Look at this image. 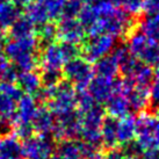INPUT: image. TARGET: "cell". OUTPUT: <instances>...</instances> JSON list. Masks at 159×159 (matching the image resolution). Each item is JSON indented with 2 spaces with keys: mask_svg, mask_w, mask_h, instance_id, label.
Returning <instances> with one entry per match:
<instances>
[{
  "mask_svg": "<svg viewBox=\"0 0 159 159\" xmlns=\"http://www.w3.org/2000/svg\"><path fill=\"white\" fill-rule=\"evenodd\" d=\"M94 63L95 64L93 69H94V73L97 75H101L106 78H116L117 73L120 72L119 63L111 52L105 57L98 59Z\"/></svg>",
  "mask_w": 159,
  "mask_h": 159,
  "instance_id": "cb8c5ba5",
  "label": "cell"
},
{
  "mask_svg": "<svg viewBox=\"0 0 159 159\" xmlns=\"http://www.w3.org/2000/svg\"><path fill=\"white\" fill-rule=\"evenodd\" d=\"M39 45L40 42L35 35L11 39L4 47V51L19 72L34 71L39 65Z\"/></svg>",
  "mask_w": 159,
  "mask_h": 159,
  "instance_id": "7a4b0ae2",
  "label": "cell"
},
{
  "mask_svg": "<svg viewBox=\"0 0 159 159\" xmlns=\"http://www.w3.org/2000/svg\"><path fill=\"white\" fill-rule=\"evenodd\" d=\"M63 75L75 87V89H86L94 77V69L86 58L77 56L69 59L62 67Z\"/></svg>",
  "mask_w": 159,
  "mask_h": 159,
  "instance_id": "ba28073f",
  "label": "cell"
},
{
  "mask_svg": "<svg viewBox=\"0 0 159 159\" xmlns=\"http://www.w3.org/2000/svg\"><path fill=\"white\" fill-rule=\"evenodd\" d=\"M39 108L37 100L34 95L25 94L20 98L16 106V113L13 123H31L36 111Z\"/></svg>",
  "mask_w": 159,
  "mask_h": 159,
  "instance_id": "ac0fdd59",
  "label": "cell"
},
{
  "mask_svg": "<svg viewBox=\"0 0 159 159\" xmlns=\"http://www.w3.org/2000/svg\"><path fill=\"white\" fill-rule=\"evenodd\" d=\"M56 117L47 106H39L34 117L31 120V125L34 133L37 135H47L50 136L55 128Z\"/></svg>",
  "mask_w": 159,
  "mask_h": 159,
  "instance_id": "e0dca14e",
  "label": "cell"
},
{
  "mask_svg": "<svg viewBox=\"0 0 159 159\" xmlns=\"http://www.w3.org/2000/svg\"><path fill=\"white\" fill-rule=\"evenodd\" d=\"M39 95L48 100V107L56 119L77 111V89L67 80H62L52 89L42 87Z\"/></svg>",
  "mask_w": 159,
  "mask_h": 159,
  "instance_id": "3957f363",
  "label": "cell"
},
{
  "mask_svg": "<svg viewBox=\"0 0 159 159\" xmlns=\"http://www.w3.org/2000/svg\"><path fill=\"white\" fill-rule=\"evenodd\" d=\"M79 114L78 111L67 116H63L56 119L55 128L52 130L53 138L62 139H75V137L79 136Z\"/></svg>",
  "mask_w": 159,
  "mask_h": 159,
  "instance_id": "9a60e30c",
  "label": "cell"
},
{
  "mask_svg": "<svg viewBox=\"0 0 159 159\" xmlns=\"http://www.w3.org/2000/svg\"><path fill=\"white\" fill-rule=\"evenodd\" d=\"M142 159H159V148H152L143 151Z\"/></svg>",
  "mask_w": 159,
  "mask_h": 159,
  "instance_id": "ab89813d",
  "label": "cell"
},
{
  "mask_svg": "<svg viewBox=\"0 0 159 159\" xmlns=\"http://www.w3.org/2000/svg\"><path fill=\"white\" fill-rule=\"evenodd\" d=\"M142 11H144L146 14L159 13V0H144Z\"/></svg>",
  "mask_w": 159,
  "mask_h": 159,
  "instance_id": "74e56055",
  "label": "cell"
},
{
  "mask_svg": "<svg viewBox=\"0 0 159 159\" xmlns=\"http://www.w3.org/2000/svg\"><path fill=\"white\" fill-rule=\"evenodd\" d=\"M21 16V12H20V7H18L13 2H4L0 4V27L1 28H9L13 25V22Z\"/></svg>",
  "mask_w": 159,
  "mask_h": 159,
  "instance_id": "83f0119b",
  "label": "cell"
},
{
  "mask_svg": "<svg viewBox=\"0 0 159 159\" xmlns=\"http://www.w3.org/2000/svg\"><path fill=\"white\" fill-rule=\"evenodd\" d=\"M55 143L47 135L30 136L22 143L23 159H51Z\"/></svg>",
  "mask_w": 159,
  "mask_h": 159,
  "instance_id": "9c48e42d",
  "label": "cell"
},
{
  "mask_svg": "<svg viewBox=\"0 0 159 159\" xmlns=\"http://www.w3.org/2000/svg\"><path fill=\"white\" fill-rule=\"evenodd\" d=\"M137 125L136 117L131 115H125L121 119H117V139L119 145L129 146L133 144L136 138Z\"/></svg>",
  "mask_w": 159,
  "mask_h": 159,
  "instance_id": "ffe728a7",
  "label": "cell"
},
{
  "mask_svg": "<svg viewBox=\"0 0 159 159\" xmlns=\"http://www.w3.org/2000/svg\"><path fill=\"white\" fill-rule=\"evenodd\" d=\"M33 1H34V0H12V2L15 4L18 7H20V8H21V7H27V6L29 4H31Z\"/></svg>",
  "mask_w": 159,
  "mask_h": 159,
  "instance_id": "60d3db41",
  "label": "cell"
},
{
  "mask_svg": "<svg viewBox=\"0 0 159 159\" xmlns=\"http://www.w3.org/2000/svg\"><path fill=\"white\" fill-rule=\"evenodd\" d=\"M19 71L9 62L4 48L0 45V83H15Z\"/></svg>",
  "mask_w": 159,
  "mask_h": 159,
  "instance_id": "4316f807",
  "label": "cell"
},
{
  "mask_svg": "<svg viewBox=\"0 0 159 159\" xmlns=\"http://www.w3.org/2000/svg\"><path fill=\"white\" fill-rule=\"evenodd\" d=\"M40 75L43 89H52L63 80L62 70H42Z\"/></svg>",
  "mask_w": 159,
  "mask_h": 159,
  "instance_id": "4dcf8cb0",
  "label": "cell"
},
{
  "mask_svg": "<svg viewBox=\"0 0 159 159\" xmlns=\"http://www.w3.org/2000/svg\"><path fill=\"white\" fill-rule=\"evenodd\" d=\"M124 159H142L136 153H129L128 156H124Z\"/></svg>",
  "mask_w": 159,
  "mask_h": 159,
  "instance_id": "b9f144b4",
  "label": "cell"
},
{
  "mask_svg": "<svg viewBox=\"0 0 159 159\" xmlns=\"http://www.w3.org/2000/svg\"><path fill=\"white\" fill-rule=\"evenodd\" d=\"M57 34L62 42L79 44L84 42L86 31L77 18H61L57 25Z\"/></svg>",
  "mask_w": 159,
  "mask_h": 159,
  "instance_id": "7c38bea8",
  "label": "cell"
},
{
  "mask_svg": "<svg viewBox=\"0 0 159 159\" xmlns=\"http://www.w3.org/2000/svg\"><path fill=\"white\" fill-rule=\"evenodd\" d=\"M116 39L107 34L92 36L83 48L84 58L89 62L94 63L98 59L105 57L114 50Z\"/></svg>",
  "mask_w": 159,
  "mask_h": 159,
  "instance_id": "30bf717a",
  "label": "cell"
},
{
  "mask_svg": "<svg viewBox=\"0 0 159 159\" xmlns=\"http://www.w3.org/2000/svg\"><path fill=\"white\" fill-rule=\"evenodd\" d=\"M80 2H83V4H85V5H87V4H92L94 0H79Z\"/></svg>",
  "mask_w": 159,
  "mask_h": 159,
  "instance_id": "ee69618b",
  "label": "cell"
},
{
  "mask_svg": "<svg viewBox=\"0 0 159 159\" xmlns=\"http://www.w3.org/2000/svg\"><path fill=\"white\" fill-rule=\"evenodd\" d=\"M25 8H26V16L35 26H41V25L50 21L43 1H36L35 0Z\"/></svg>",
  "mask_w": 159,
  "mask_h": 159,
  "instance_id": "484cf974",
  "label": "cell"
},
{
  "mask_svg": "<svg viewBox=\"0 0 159 159\" xmlns=\"http://www.w3.org/2000/svg\"><path fill=\"white\" fill-rule=\"evenodd\" d=\"M65 62L61 43L56 42L45 44L39 56V65L42 70H62Z\"/></svg>",
  "mask_w": 159,
  "mask_h": 159,
  "instance_id": "5bb4252c",
  "label": "cell"
},
{
  "mask_svg": "<svg viewBox=\"0 0 159 159\" xmlns=\"http://www.w3.org/2000/svg\"><path fill=\"white\" fill-rule=\"evenodd\" d=\"M101 159H124V155L122 151L117 150V149L115 148V149L107 150V152L102 156Z\"/></svg>",
  "mask_w": 159,
  "mask_h": 159,
  "instance_id": "f35d334b",
  "label": "cell"
},
{
  "mask_svg": "<svg viewBox=\"0 0 159 159\" xmlns=\"http://www.w3.org/2000/svg\"><path fill=\"white\" fill-rule=\"evenodd\" d=\"M23 92L15 83L0 84V133L6 134L15 119L16 106Z\"/></svg>",
  "mask_w": 159,
  "mask_h": 159,
  "instance_id": "5b68a950",
  "label": "cell"
},
{
  "mask_svg": "<svg viewBox=\"0 0 159 159\" xmlns=\"http://www.w3.org/2000/svg\"><path fill=\"white\" fill-rule=\"evenodd\" d=\"M91 5L98 14L97 22L86 31L91 37L107 34L119 39L128 36L133 31L134 19L131 14L114 5L111 0H94Z\"/></svg>",
  "mask_w": 159,
  "mask_h": 159,
  "instance_id": "6da1fadb",
  "label": "cell"
},
{
  "mask_svg": "<svg viewBox=\"0 0 159 159\" xmlns=\"http://www.w3.org/2000/svg\"><path fill=\"white\" fill-rule=\"evenodd\" d=\"M36 1H44V0H36Z\"/></svg>",
  "mask_w": 159,
  "mask_h": 159,
  "instance_id": "bcb514c9",
  "label": "cell"
},
{
  "mask_svg": "<svg viewBox=\"0 0 159 159\" xmlns=\"http://www.w3.org/2000/svg\"><path fill=\"white\" fill-rule=\"evenodd\" d=\"M137 133L135 146L139 151L159 148V111H141L136 119Z\"/></svg>",
  "mask_w": 159,
  "mask_h": 159,
  "instance_id": "277c9868",
  "label": "cell"
},
{
  "mask_svg": "<svg viewBox=\"0 0 159 159\" xmlns=\"http://www.w3.org/2000/svg\"><path fill=\"white\" fill-rule=\"evenodd\" d=\"M143 4H144V0H122L121 7L133 15L141 12L143 8Z\"/></svg>",
  "mask_w": 159,
  "mask_h": 159,
  "instance_id": "d590c367",
  "label": "cell"
},
{
  "mask_svg": "<svg viewBox=\"0 0 159 159\" xmlns=\"http://www.w3.org/2000/svg\"><path fill=\"white\" fill-rule=\"evenodd\" d=\"M100 144L103 145L105 149H115L119 146L117 139V119L114 117H105L101 124L100 130Z\"/></svg>",
  "mask_w": 159,
  "mask_h": 159,
  "instance_id": "44dd1931",
  "label": "cell"
},
{
  "mask_svg": "<svg viewBox=\"0 0 159 159\" xmlns=\"http://www.w3.org/2000/svg\"><path fill=\"white\" fill-rule=\"evenodd\" d=\"M155 75L157 77V79H159V63L156 65V70H155Z\"/></svg>",
  "mask_w": 159,
  "mask_h": 159,
  "instance_id": "7bdbcfd3",
  "label": "cell"
},
{
  "mask_svg": "<svg viewBox=\"0 0 159 159\" xmlns=\"http://www.w3.org/2000/svg\"><path fill=\"white\" fill-rule=\"evenodd\" d=\"M121 81H122V89L129 102L130 109L137 113L145 111L150 106L149 86L134 84L127 79H123Z\"/></svg>",
  "mask_w": 159,
  "mask_h": 159,
  "instance_id": "8fae6325",
  "label": "cell"
},
{
  "mask_svg": "<svg viewBox=\"0 0 159 159\" xmlns=\"http://www.w3.org/2000/svg\"><path fill=\"white\" fill-rule=\"evenodd\" d=\"M35 35V25L27 16H19L9 27V36L12 39H22Z\"/></svg>",
  "mask_w": 159,
  "mask_h": 159,
  "instance_id": "d4e9b609",
  "label": "cell"
},
{
  "mask_svg": "<svg viewBox=\"0 0 159 159\" xmlns=\"http://www.w3.org/2000/svg\"><path fill=\"white\" fill-rule=\"evenodd\" d=\"M83 6L84 4L79 0H67L63 9L62 18H78Z\"/></svg>",
  "mask_w": 159,
  "mask_h": 159,
  "instance_id": "d6a6232c",
  "label": "cell"
},
{
  "mask_svg": "<svg viewBox=\"0 0 159 159\" xmlns=\"http://www.w3.org/2000/svg\"><path fill=\"white\" fill-rule=\"evenodd\" d=\"M141 31L159 42V13L146 14L145 18L141 21Z\"/></svg>",
  "mask_w": 159,
  "mask_h": 159,
  "instance_id": "f1b7e54d",
  "label": "cell"
},
{
  "mask_svg": "<svg viewBox=\"0 0 159 159\" xmlns=\"http://www.w3.org/2000/svg\"><path fill=\"white\" fill-rule=\"evenodd\" d=\"M105 106H106V111L109 114V116L114 117V119H121L125 115H129L131 109H130L129 102L124 95L123 89H122L121 80H117L116 89L111 97L107 99Z\"/></svg>",
  "mask_w": 159,
  "mask_h": 159,
  "instance_id": "2e32d148",
  "label": "cell"
},
{
  "mask_svg": "<svg viewBox=\"0 0 159 159\" xmlns=\"http://www.w3.org/2000/svg\"><path fill=\"white\" fill-rule=\"evenodd\" d=\"M116 83H117V79L115 78H106V77L94 75L86 89L89 91L93 100L99 105H101V103H105L107 99L113 94L116 89Z\"/></svg>",
  "mask_w": 159,
  "mask_h": 159,
  "instance_id": "4fadbf2b",
  "label": "cell"
},
{
  "mask_svg": "<svg viewBox=\"0 0 159 159\" xmlns=\"http://www.w3.org/2000/svg\"><path fill=\"white\" fill-rule=\"evenodd\" d=\"M79 114V137L83 142L100 144V130L105 120V111L99 103H95L91 108L84 111H78Z\"/></svg>",
  "mask_w": 159,
  "mask_h": 159,
  "instance_id": "52a82bcc",
  "label": "cell"
},
{
  "mask_svg": "<svg viewBox=\"0 0 159 159\" xmlns=\"http://www.w3.org/2000/svg\"><path fill=\"white\" fill-rule=\"evenodd\" d=\"M14 125V135L19 139H27L34 135V129L31 123H13Z\"/></svg>",
  "mask_w": 159,
  "mask_h": 159,
  "instance_id": "836d02e7",
  "label": "cell"
},
{
  "mask_svg": "<svg viewBox=\"0 0 159 159\" xmlns=\"http://www.w3.org/2000/svg\"><path fill=\"white\" fill-rule=\"evenodd\" d=\"M67 0H44V6L48 12V16L50 21L59 20L62 18L63 9Z\"/></svg>",
  "mask_w": 159,
  "mask_h": 159,
  "instance_id": "1f68e13d",
  "label": "cell"
},
{
  "mask_svg": "<svg viewBox=\"0 0 159 159\" xmlns=\"http://www.w3.org/2000/svg\"><path fill=\"white\" fill-rule=\"evenodd\" d=\"M39 31H37V40L41 42L42 44H49L56 42L58 39L57 34V25H55L52 21H48V22L43 23L39 26Z\"/></svg>",
  "mask_w": 159,
  "mask_h": 159,
  "instance_id": "f546056e",
  "label": "cell"
},
{
  "mask_svg": "<svg viewBox=\"0 0 159 159\" xmlns=\"http://www.w3.org/2000/svg\"><path fill=\"white\" fill-rule=\"evenodd\" d=\"M0 159H23L22 143L15 135H0Z\"/></svg>",
  "mask_w": 159,
  "mask_h": 159,
  "instance_id": "d6986e66",
  "label": "cell"
},
{
  "mask_svg": "<svg viewBox=\"0 0 159 159\" xmlns=\"http://www.w3.org/2000/svg\"><path fill=\"white\" fill-rule=\"evenodd\" d=\"M128 50L134 57L148 65L159 63V42L150 39L143 31H131L128 35Z\"/></svg>",
  "mask_w": 159,
  "mask_h": 159,
  "instance_id": "8992f818",
  "label": "cell"
},
{
  "mask_svg": "<svg viewBox=\"0 0 159 159\" xmlns=\"http://www.w3.org/2000/svg\"><path fill=\"white\" fill-rule=\"evenodd\" d=\"M149 98H150V105L156 111H159V79L155 83H151L149 86Z\"/></svg>",
  "mask_w": 159,
  "mask_h": 159,
  "instance_id": "8d00e7d4",
  "label": "cell"
},
{
  "mask_svg": "<svg viewBox=\"0 0 159 159\" xmlns=\"http://www.w3.org/2000/svg\"><path fill=\"white\" fill-rule=\"evenodd\" d=\"M11 0H0V4H4V2H8Z\"/></svg>",
  "mask_w": 159,
  "mask_h": 159,
  "instance_id": "f6af8a7d",
  "label": "cell"
},
{
  "mask_svg": "<svg viewBox=\"0 0 159 159\" xmlns=\"http://www.w3.org/2000/svg\"><path fill=\"white\" fill-rule=\"evenodd\" d=\"M61 47H62L63 53H64V57L66 59V62L69 59H72V58L77 57V56H80L81 49H80V47L78 44L69 43V42H62Z\"/></svg>",
  "mask_w": 159,
  "mask_h": 159,
  "instance_id": "e575fe53",
  "label": "cell"
},
{
  "mask_svg": "<svg viewBox=\"0 0 159 159\" xmlns=\"http://www.w3.org/2000/svg\"><path fill=\"white\" fill-rule=\"evenodd\" d=\"M51 159H84L80 143L75 139H62L55 146Z\"/></svg>",
  "mask_w": 159,
  "mask_h": 159,
  "instance_id": "603a6c76",
  "label": "cell"
},
{
  "mask_svg": "<svg viewBox=\"0 0 159 159\" xmlns=\"http://www.w3.org/2000/svg\"><path fill=\"white\" fill-rule=\"evenodd\" d=\"M18 86L25 94L30 95H37L42 89V81L41 75L34 71H25L19 72L18 79H16Z\"/></svg>",
  "mask_w": 159,
  "mask_h": 159,
  "instance_id": "7402d4cb",
  "label": "cell"
}]
</instances>
